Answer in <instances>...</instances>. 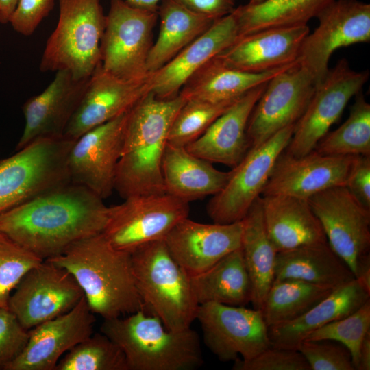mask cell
<instances>
[{"mask_svg": "<svg viewBox=\"0 0 370 370\" xmlns=\"http://www.w3.org/2000/svg\"><path fill=\"white\" fill-rule=\"evenodd\" d=\"M345 186L366 208L370 210V156H357Z\"/></svg>", "mask_w": 370, "mask_h": 370, "instance_id": "obj_45", "label": "cell"}, {"mask_svg": "<svg viewBox=\"0 0 370 370\" xmlns=\"http://www.w3.org/2000/svg\"><path fill=\"white\" fill-rule=\"evenodd\" d=\"M100 332L121 347L129 370H192L203 362L195 330L167 329L144 310L103 319Z\"/></svg>", "mask_w": 370, "mask_h": 370, "instance_id": "obj_4", "label": "cell"}, {"mask_svg": "<svg viewBox=\"0 0 370 370\" xmlns=\"http://www.w3.org/2000/svg\"><path fill=\"white\" fill-rule=\"evenodd\" d=\"M295 124L290 125L261 145L250 148L230 171L226 184L207 204L213 223L228 224L241 221L252 204L261 196L278 156L288 145Z\"/></svg>", "mask_w": 370, "mask_h": 370, "instance_id": "obj_10", "label": "cell"}, {"mask_svg": "<svg viewBox=\"0 0 370 370\" xmlns=\"http://www.w3.org/2000/svg\"><path fill=\"white\" fill-rule=\"evenodd\" d=\"M190 153L185 147L167 144L162 162L165 192L189 203L214 195L226 184L230 171Z\"/></svg>", "mask_w": 370, "mask_h": 370, "instance_id": "obj_28", "label": "cell"}, {"mask_svg": "<svg viewBox=\"0 0 370 370\" xmlns=\"http://www.w3.org/2000/svg\"><path fill=\"white\" fill-rule=\"evenodd\" d=\"M59 9L39 69L42 72L66 70L77 79L89 78L101 62L106 15L100 0H59Z\"/></svg>", "mask_w": 370, "mask_h": 370, "instance_id": "obj_6", "label": "cell"}, {"mask_svg": "<svg viewBox=\"0 0 370 370\" xmlns=\"http://www.w3.org/2000/svg\"><path fill=\"white\" fill-rule=\"evenodd\" d=\"M261 199L266 230L278 252L327 241L308 199L286 195Z\"/></svg>", "mask_w": 370, "mask_h": 370, "instance_id": "obj_27", "label": "cell"}, {"mask_svg": "<svg viewBox=\"0 0 370 370\" xmlns=\"http://www.w3.org/2000/svg\"><path fill=\"white\" fill-rule=\"evenodd\" d=\"M190 282L199 305L214 302L245 306L251 302V282L241 247L190 276Z\"/></svg>", "mask_w": 370, "mask_h": 370, "instance_id": "obj_32", "label": "cell"}, {"mask_svg": "<svg viewBox=\"0 0 370 370\" xmlns=\"http://www.w3.org/2000/svg\"><path fill=\"white\" fill-rule=\"evenodd\" d=\"M308 201L328 244L355 276L359 260L369 254L370 210L363 206L345 186L323 190Z\"/></svg>", "mask_w": 370, "mask_h": 370, "instance_id": "obj_16", "label": "cell"}, {"mask_svg": "<svg viewBox=\"0 0 370 370\" xmlns=\"http://www.w3.org/2000/svg\"><path fill=\"white\" fill-rule=\"evenodd\" d=\"M319 25L304 38L297 59L319 84L338 49L370 41V5L358 0H334L316 17Z\"/></svg>", "mask_w": 370, "mask_h": 370, "instance_id": "obj_13", "label": "cell"}, {"mask_svg": "<svg viewBox=\"0 0 370 370\" xmlns=\"http://www.w3.org/2000/svg\"><path fill=\"white\" fill-rule=\"evenodd\" d=\"M128 112L83 134L74 141L69 153L71 182L103 199L114 190Z\"/></svg>", "mask_w": 370, "mask_h": 370, "instance_id": "obj_17", "label": "cell"}, {"mask_svg": "<svg viewBox=\"0 0 370 370\" xmlns=\"http://www.w3.org/2000/svg\"><path fill=\"white\" fill-rule=\"evenodd\" d=\"M297 350L308 362L310 370H355L349 351L338 342L304 340Z\"/></svg>", "mask_w": 370, "mask_h": 370, "instance_id": "obj_41", "label": "cell"}, {"mask_svg": "<svg viewBox=\"0 0 370 370\" xmlns=\"http://www.w3.org/2000/svg\"><path fill=\"white\" fill-rule=\"evenodd\" d=\"M186 99H161L149 91L128 112L114 190L123 198L165 193L163 155L171 124Z\"/></svg>", "mask_w": 370, "mask_h": 370, "instance_id": "obj_3", "label": "cell"}, {"mask_svg": "<svg viewBox=\"0 0 370 370\" xmlns=\"http://www.w3.org/2000/svg\"><path fill=\"white\" fill-rule=\"evenodd\" d=\"M18 0H0V23H10Z\"/></svg>", "mask_w": 370, "mask_h": 370, "instance_id": "obj_49", "label": "cell"}, {"mask_svg": "<svg viewBox=\"0 0 370 370\" xmlns=\"http://www.w3.org/2000/svg\"><path fill=\"white\" fill-rule=\"evenodd\" d=\"M55 370H129V367L121 347L100 332L68 351Z\"/></svg>", "mask_w": 370, "mask_h": 370, "instance_id": "obj_37", "label": "cell"}, {"mask_svg": "<svg viewBox=\"0 0 370 370\" xmlns=\"http://www.w3.org/2000/svg\"><path fill=\"white\" fill-rule=\"evenodd\" d=\"M158 14L160 20V32L147 58L149 73L165 65L214 21L190 10L180 0H162Z\"/></svg>", "mask_w": 370, "mask_h": 370, "instance_id": "obj_31", "label": "cell"}, {"mask_svg": "<svg viewBox=\"0 0 370 370\" xmlns=\"http://www.w3.org/2000/svg\"><path fill=\"white\" fill-rule=\"evenodd\" d=\"M43 260L0 233V308H8L9 298L22 278Z\"/></svg>", "mask_w": 370, "mask_h": 370, "instance_id": "obj_40", "label": "cell"}, {"mask_svg": "<svg viewBox=\"0 0 370 370\" xmlns=\"http://www.w3.org/2000/svg\"><path fill=\"white\" fill-rule=\"evenodd\" d=\"M196 319L206 346L222 362L249 360L271 346L260 309L210 302L199 306Z\"/></svg>", "mask_w": 370, "mask_h": 370, "instance_id": "obj_14", "label": "cell"}, {"mask_svg": "<svg viewBox=\"0 0 370 370\" xmlns=\"http://www.w3.org/2000/svg\"><path fill=\"white\" fill-rule=\"evenodd\" d=\"M238 99L221 102L186 99L171 124L168 144L187 146L198 138Z\"/></svg>", "mask_w": 370, "mask_h": 370, "instance_id": "obj_38", "label": "cell"}, {"mask_svg": "<svg viewBox=\"0 0 370 370\" xmlns=\"http://www.w3.org/2000/svg\"><path fill=\"white\" fill-rule=\"evenodd\" d=\"M194 12L216 21L232 13L236 0H180Z\"/></svg>", "mask_w": 370, "mask_h": 370, "instance_id": "obj_46", "label": "cell"}, {"mask_svg": "<svg viewBox=\"0 0 370 370\" xmlns=\"http://www.w3.org/2000/svg\"><path fill=\"white\" fill-rule=\"evenodd\" d=\"M95 322L84 296L69 312L30 329L25 349L5 370H55L63 354L93 334Z\"/></svg>", "mask_w": 370, "mask_h": 370, "instance_id": "obj_19", "label": "cell"}, {"mask_svg": "<svg viewBox=\"0 0 370 370\" xmlns=\"http://www.w3.org/2000/svg\"><path fill=\"white\" fill-rule=\"evenodd\" d=\"M355 97L347 120L328 132L314 151L330 156H370V104L362 90Z\"/></svg>", "mask_w": 370, "mask_h": 370, "instance_id": "obj_36", "label": "cell"}, {"mask_svg": "<svg viewBox=\"0 0 370 370\" xmlns=\"http://www.w3.org/2000/svg\"><path fill=\"white\" fill-rule=\"evenodd\" d=\"M158 10L110 0L100 45L101 64L107 72L127 82L147 80V62L153 45Z\"/></svg>", "mask_w": 370, "mask_h": 370, "instance_id": "obj_8", "label": "cell"}, {"mask_svg": "<svg viewBox=\"0 0 370 370\" xmlns=\"http://www.w3.org/2000/svg\"><path fill=\"white\" fill-rule=\"evenodd\" d=\"M55 0H18L10 23L18 34L31 36L53 10Z\"/></svg>", "mask_w": 370, "mask_h": 370, "instance_id": "obj_44", "label": "cell"}, {"mask_svg": "<svg viewBox=\"0 0 370 370\" xmlns=\"http://www.w3.org/2000/svg\"><path fill=\"white\" fill-rule=\"evenodd\" d=\"M267 82L240 97L196 140L186 146L192 154L210 162L234 167L249 149L247 126Z\"/></svg>", "mask_w": 370, "mask_h": 370, "instance_id": "obj_25", "label": "cell"}, {"mask_svg": "<svg viewBox=\"0 0 370 370\" xmlns=\"http://www.w3.org/2000/svg\"><path fill=\"white\" fill-rule=\"evenodd\" d=\"M149 91V77L141 82L125 81L107 72L100 62L88 79L64 136L75 140L88 130L127 112Z\"/></svg>", "mask_w": 370, "mask_h": 370, "instance_id": "obj_22", "label": "cell"}, {"mask_svg": "<svg viewBox=\"0 0 370 370\" xmlns=\"http://www.w3.org/2000/svg\"><path fill=\"white\" fill-rule=\"evenodd\" d=\"M356 279L360 283L364 288L370 293V254H366L358 261Z\"/></svg>", "mask_w": 370, "mask_h": 370, "instance_id": "obj_47", "label": "cell"}, {"mask_svg": "<svg viewBox=\"0 0 370 370\" xmlns=\"http://www.w3.org/2000/svg\"><path fill=\"white\" fill-rule=\"evenodd\" d=\"M132 271L144 310L169 330L190 328L199 307L190 275L170 254L164 240L145 244L131 253Z\"/></svg>", "mask_w": 370, "mask_h": 370, "instance_id": "obj_5", "label": "cell"}, {"mask_svg": "<svg viewBox=\"0 0 370 370\" xmlns=\"http://www.w3.org/2000/svg\"><path fill=\"white\" fill-rule=\"evenodd\" d=\"M370 369V332L364 338L359 350L356 370Z\"/></svg>", "mask_w": 370, "mask_h": 370, "instance_id": "obj_48", "label": "cell"}, {"mask_svg": "<svg viewBox=\"0 0 370 370\" xmlns=\"http://www.w3.org/2000/svg\"><path fill=\"white\" fill-rule=\"evenodd\" d=\"M234 370H310L301 353L297 349L270 346L249 360H234Z\"/></svg>", "mask_w": 370, "mask_h": 370, "instance_id": "obj_42", "label": "cell"}, {"mask_svg": "<svg viewBox=\"0 0 370 370\" xmlns=\"http://www.w3.org/2000/svg\"><path fill=\"white\" fill-rule=\"evenodd\" d=\"M369 77L368 70L356 71L345 58L338 60L316 85L284 151L295 157L313 151L330 127L339 119L351 98L362 90Z\"/></svg>", "mask_w": 370, "mask_h": 370, "instance_id": "obj_11", "label": "cell"}, {"mask_svg": "<svg viewBox=\"0 0 370 370\" xmlns=\"http://www.w3.org/2000/svg\"><path fill=\"white\" fill-rule=\"evenodd\" d=\"M29 337L8 308H0V370H5L25 349Z\"/></svg>", "mask_w": 370, "mask_h": 370, "instance_id": "obj_43", "label": "cell"}, {"mask_svg": "<svg viewBox=\"0 0 370 370\" xmlns=\"http://www.w3.org/2000/svg\"><path fill=\"white\" fill-rule=\"evenodd\" d=\"M334 0H265L236 7L238 38L272 27L306 25Z\"/></svg>", "mask_w": 370, "mask_h": 370, "instance_id": "obj_34", "label": "cell"}, {"mask_svg": "<svg viewBox=\"0 0 370 370\" xmlns=\"http://www.w3.org/2000/svg\"><path fill=\"white\" fill-rule=\"evenodd\" d=\"M306 25L272 27L238 38L216 57L241 71L262 73L297 62Z\"/></svg>", "mask_w": 370, "mask_h": 370, "instance_id": "obj_23", "label": "cell"}, {"mask_svg": "<svg viewBox=\"0 0 370 370\" xmlns=\"http://www.w3.org/2000/svg\"><path fill=\"white\" fill-rule=\"evenodd\" d=\"M46 260L74 277L91 311L103 319L144 310L131 254L114 248L102 233L81 239Z\"/></svg>", "mask_w": 370, "mask_h": 370, "instance_id": "obj_2", "label": "cell"}, {"mask_svg": "<svg viewBox=\"0 0 370 370\" xmlns=\"http://www.w3.org/2000/svg\"><path fill=\"white\" fill-rule=\"evenodd\" d=\"M334 288L297 280H274L260 310L268 328L285 323L305 314Z\"/></svg>", "mask_w": 370, "mask_h": 370, "instance_id": "obj_35", "label": "cell"}, {"mask_svg": "<svg viewBox=\"0 0 370 370\" xmlns=\"http://www.w3.org/2000/svg\"><path fill=\"white\" fill-rule=\"evenodd\" d=\"M242 236V221L206 224L187 217L174 226L164 242L173 258L192 276L241 247Z\"/></svg>", "mask_w": 370, "mask_h": 370, "instance_id": "obj_21", "label": "cell"}, {"mask_svg": "<svg viewBox=\"0 0 370 370\" xmlns=\"http://www.w3.org/2000/svg\"><path fill=\"white\" fill-rule=\"evenodd\" d=\"M88 79H77L69 71H58L42 92L29 98L22 108L25 126L16 151L38 139L64 136Z\"/></svg>", "mask_w": 370, "mask_h": 370, "instance_id": "obj_20", "label": "cell"}, {"mask_svg": "<svg viewBox=\"0 0 370 370\" xmlns=\"http://www.w3.org/2000/svg\"><path fill=\"white\" fill-rule=\"evenodd\" d=\"M316 85L312 75L298 62L269 80L248 121L249 149L261 145L283 128L296 124Z\"/></svg>", "mask_w": 370, "mask_h": 370, "instance_id": "obj_15", "label": "cell"}, {"mask_svg": "<svg viewBox=\"0 0 370 370\" xmlns=\"http://www.w3.org/2000/svg\"><path fill=\"white\" fill-rule=\"evenodd\" d=\"M297 62L265 72L249 73L230 68L215 56L187 80L179 94L186 100L221 102L235 99L268 82Z\"/></svg>", "mask_w": 370, "mask_h": 370, "instance_id": "obj_30", "label": "cell"}, {"mask_svg": "<svg viewBox=\"0 0 370 370\" xmlns=\"http://www.w3.org/2000/svg\"><path fill=\"white\" fill-rule=\"evenodd\" d=\"M74 140H36L0 160V213L71 182L67 160Z\"/></svg>", "mask_w": 370, "mask_h": 370, "instance_id": "obj_7", "label": "cell"}, {"mask_svg": "<svg viewBox=\"0 0 370 370\" xmlns=\"http://www.w3.org/2000/svg\"><path fill=\"white\" fill-rule=\"evenodd\" d=\"M265 0H249L248 4L254 5L263 2Z\"/></svg>", "mask_w": 370, "mask_h": 370, "instance_id": "obj_51", "label": "cell"}, {"mask_svg": "<svg viewBox=\"0 0 370 370\" xmlns=\"http://www.w3.org/2000/svg\"><path fill=\"white\" fill-rule=\"evenodd\" d=\"M274 277V280H297L332 288L356 278L327 241L278 251Z\"/></svg>", "mask_w": 370, "mask_h": 370, "instance_id": "obj_29", "label": "cell"}, {"mask_svg": "<svg viewBox=\"0 0 370 370\" xmlns=\"http://www.w3.org/2000/svg\"><path fill=\"white\" fill-rule=\"evenodd\" d=\"M370 299L367 292L354 278L332 292L297 319L268 328L271 346L298 349L300 343L317 329L343 318Z\"/></svg>", "mask_w": 370, "mask_h": 370, "instance_id": "obj_26", "label": "cell"}, {"mask_svg": "<svg viewBox=\"0 0 370 370\" xmlns=\"http://www.w3.org/2000/svg\"><path fill=\"white\" fill-rule=\"evenodd\" d=\"M135 7L158 10V5L162 0H124Z\"/></svg>", "mask_w": 370, "mask_h": 370, "instance_id": "obj_50", "label": "cell"}, {"mask_svg": "<svg viewBox=\"0 0 370 370\" xmlns=\"http://www.w3.org/2000/svg\"><path fill=\"white\" fill-rule=\"evenodd\" d=\"M357 156H330L313 150L295 157L285 151L276 160L261 196L308 199L323 190L345 186Z\"/></svg>", "mask_w": 370, "mask_h": 370, "instance_id": "obj_18", "label": "cell"}, {"mask_svg": "<svg viewBox=\"0 0 370 370\" xmlns=\"http://www.w3.org/2000/svg\"><path fill=\"white\" fill-rule=\"evenodd\" d=\"M238 38V28L234 12L214 21L205 32L172 60L149 73L151 91L161 99L177 97L184 84L199 69Z\"/></svg>", "mask_w": 370, "mask_h": 370, "instance_id": "obj_24", "label": "cell"}, {"mask_svg": "<svg viewBox=\"0 0 370 370\" xmlns=\"http://www.w3.org/2000/svg\"><path fill=\"white\" fill-rule=\"evenodd\" d=\"M241 221V248L251 282V303L254 308L260 309L275 279L278 253L266 230L261 196L255 200Z\"/></svg>", "mask_w": 370, "mask_h": 370, "instance_id": "obj_33", "label": "cell"}, {"mask_svg": "<svg viewBox=\"0 0 370 370\" xmlns=\"http://www.w3.org/2000/svg\"><path fill=\"white\" fill-rule=\"evenodd\" d=\"M370 332V299L352 314L332 321L311 332L305 340H329L348 349L355 370L362 342Z\"/></svg>", "mask_w": 370, "mask_h": 370, "instance_id": "obj_39", "label": "cell"}, {"mask_svg": "<svg viewBox=\"0 0 370 370\" xmlns=\"http://www.w3.org/2000/svg\"><path fill=\"white\" fill-rule=\"evenodd\" d=\"M87 188L71 182L0 213V233L42 260L99 234L109 206Z\"/></svg>", "mask_w": 370, "mask_h": 370, "instance_id": "obj_1", "label": "cell"}, {"mask_svg": "<svg viewBox=\"0 0 370 370\" xmlns=\"http://www.w3.org/2000/svg\"><path fill=\"white\" fill-rule=\"evenodd\" d=\"M109 206L102 232L116 249L132 253L160 240L180 221L188 217L189 203L167 193L134 195Z\"/></svg>", "mask_w": 370, "mask_h": 370, "instance_id": "obj_9", "label": "cell"}, {"mask_svg": "<svg viewBox=\"0 0 370 370\" xmlns=\"http://www.w3.org/2000/svg\"><path fill=\"white\" fill-rule=\"evenodd\" d=\"M84 293L65 269L44 260L29 269L12 293L8 309L29 330L72 310Z\"/></svg>", "mask_w": 370, "mask_h": 370, "instance_id": "obj_12", "label": "cell"}]
</instances>
